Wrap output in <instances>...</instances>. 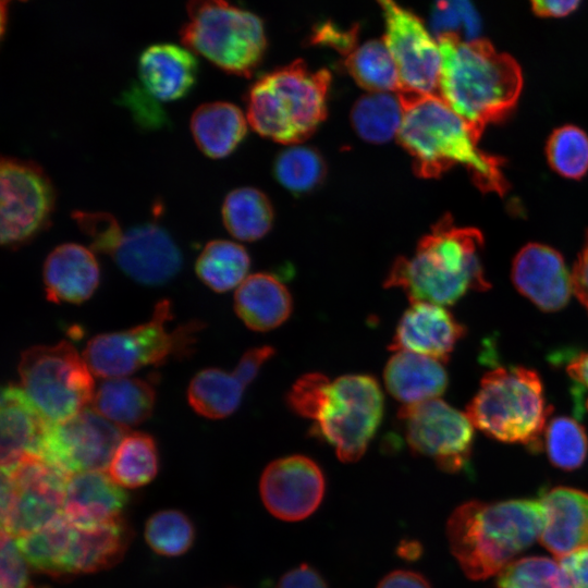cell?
<instances>
[{
    "mask_svg": "<svg viewBox=\"0 0 588 588\" xmlns=\"http://www.w3.org/2000/svg\"><path fill=\"white\" fill-rule=\"evenodd\" d=\"M396 94L403 107L396 137L411 155L418 176L433 179L462 166L478 188L504 194L507 183L501 159L478 147L479 139L463 119L439 97L406 91Z\"/></svg>",
    "mask_w": 588,
    "mask_h": 588,
    "instance_id": "6da1fadb",
    "label": "cell"
},
{
    "mask_svg": "<svg viewBox=\"0 0 588 588\" xmlns=\"http://www.w3.org/2000/svg\"><path fill=\"white\" fill-rule=\"evenodd\" d=\"M438 44L439 98L480 139L488 124L502 120L516 105L523 86L520 68L486 39L441 35Z\"/></svg>",
    "mask_w": 588,
    "mask_h": 588,
    "instance_id": "7a4b0ae2",
    "label": "cell"
},
{
    "mask_svg": "<svg viewBox=\"0 0 588 588\" xmlns=\"http://www.w3.org/2000/svg\"><path fill=\"white\" fill-rule=\"evenodd\" d=\"M548 522L539 500L468 501L446 523L450 550L473 580L499 574L540 538Z\"/></svg>",
    "mask_w": 588,
    "mask_h": 588,
    "instance_id": "3957f363",
    "label": "cell"
},
{
    "mask_svg": "<svg viewBox=\"0 0 588 588\" xmlns=\"http://www.w3.org/2000/svg\"><path fill=\"white\" fill-rule=\"evenodd\" d=\"M482 247L479 230L456 226L445 215L420 238L412 257L395 259L384 286L401 289L412 303L454 304L469 291L490 287Z\"/></svg>",
    "mask_w": 588,
    "mask_h": 588,
    "instance_id": "277c9868",
    "label": "cell"
},
{
    "mask_svg": "<svg viewBox=\"0 0 588 588\" xmlns=\"http://www.w3.org/2000/svg\"><path fill=\"white\" fill-rule=\"evenodd\" d=\"M289 407L314 420L310 434L335 450L341 462H357L383 416V394L375 378L346 375L330 380L318 372L298 378L286 394Z\"/></svg>",
    "mask_w": 588,
    "mask_h": 588,
    "instance_id": "5b68a950",
    "label": "cell"
},
{
    "mask_svg": "<svg viewBox=\"0 0 588 588\" xmlns=\"http://www.w3.org/2000/svg\"><path fill=\"white\" fill-rule=\"evenodd\" d=\"M328 70L303 60L259 75L244 96L248 124L262 137L285 145L308 138L327 117Z\"/></svg>",
    "mask_w": 588,
    "mask_h": 588,
    "instance_id": "8992f818",
    "label": "cell"
},
{
    "mask_svg": "<svg viewBox=\"0 0 588 588\" xmlns=\"http://www.w3.org/2000/svg\"><path fill=\"white\" fill-rule=\"evenodd\" d=\"M551 411L537 372L516 366L487 372L466 415L488 437L538 451Z\"/></svg>",
    "mask_w": 588,
    "mask_h": 588,
    "instance_id": "52a82bcc",
    "label": "cell"
},
{
    "mask_svg": "<svg viewBox=\"0 0 588 588\" xmlns=\"http://www.w3.org/2000/svg\"><path fill=\"white\" fill-rule=\"evenodd\" d=\"M187 20L180 29L184 46L224 72L250 76L261 63L267 46L262 20L226 1H189Z\"/></svg>",
    "mask_w": 588,
    "mask_h": 588,
    "instance_id": "ba28073f",
    "label": "cell"
},
{
    "mask_svg": "<svg viewBox=\"0 0 588 588\" xmlns=\"http://www.w3.org/2000/svg\"><path fill=\"white\" fill-rule=\"evenodd\" d=\"M171 319V303L161 301L148 321L90 339L83 358L93 375L113 379L128 377L147 366L162 365L170 357H184L201 328L199 322H189L170 331L167 323Z\"/></svg>",
    "mask_w": 588,
    "mask_h": 588,
    "instance_id": "9c48e42d",
    "label": "cell"
},
{
    "mask_svg": "<svg viewBox=\"0 0 588 588\" xmlns=\"http://www.w3.org/2000/svg\"><path fill=\"white\" fill-rule=\"evenodd\" d=\"M19 369L22 390L47 424L65 421L91 404L94 375L69 342L25 351Z\"/></svg>",
    "mask_w": 588,
    "mask_h": 588,
    "instance_id": "30bf717a",
    "label": "cell"
},
{
    "mask_svg": "<svg viewBox=\"0 0 588 588\" xmlns=\"http://www.w3.org/2000/svg\"><path fill=\"white\" fill-rule=\"evenodd\" d=\"M397 419L412 453L431 458L446 473L466 468L474 442V426L466 413L433 399L403 405Z\"/></svg>",
    "mask_w": 588,
    "mask_h": 588,
    "instance_id": "8fae6325",
    "label": "cell"
},
{
    "mask_svg": "<svg viewBox=\"0 0 588 588\" xmlns=\"http://www.w3.org/2000/svg\"><path fill=\"white\" fill-rule=\"evenodd\" d=\"M126 429L90 406L58 424H47L35 454L68 476L108 468Z\"/></svg>",
    "mask_w": 588,
    "mask_h": 588,
    "instance_id": "7c38bea8",
    "label": "cell"
},
{
    "mask_svg": "<svg viewBox=\"0 0 588 588\" xmlns=\"http://www.w3.org/2000/svg\"><path fill=\"white\" fill-rule=\"evenodd\" d=\"M384 40L399 72V91L439 97L441 52L418 15L400 4L380 1ZM397 91V93H399Z\"/></svg>",
    "mask_w": 588,
    "mask_h": 588,
    "instance_id": "4fadbf2b",
    "label": "cell"
},
{
    "mask_svg": "<svg viewBox=\"0 0 588 588\" xmlns=\"http://www.w3.org/2000/svg\"><path fill=\"white\" fill-rule=\"evenodd\" d=\"M54 193L38 169L0 162V244L23 242L48 221Z\"/></svg>",
    "mask_w": 588,
    "mask_h": 588,
    "instance_id": "5bb4252c",
    "label": "cell"
},
{
    "mask_svg": "<svg viewBox=\"0 0 588 588\" xmlns=\"http://www.w3.org/2000/svg\"><path fill=\"white\" fill-rule=\"evenodd\" d=\"M15 499L5 529L16 538L35 532L63 515L69 476L34 453L11 471Z\"/></svg>",
    "mask_w": 588,
    "mask_h": 588,
    "instance_id": "9a60e30c",
    "label": "cell"
},
{
    "mask_svg": "<svg viewBox=\"0 0 588 588\" xmlns=\"http://www.w3.org/2000/svg\"><path fill=\"white\" fill-rule=\"evenodd\" d=\"M259 491L269 513L285 522H297L319 507L326 491V478L314 460L290 455L271 462L265 468Z\"/></svg>",
    "mask_w": 588,
    "mask_h": 588,
    "instance_id": "2e32d148",
    "label": "cell"
},
{
    "mask_svg": "<svg viewBox=\"0 0 588 588\" xmlns=\"http://www.w3.org/2000/svg\"><path fill=\"white\" fill-rule=\"evenodd\" d=\"M110 256L130 279L146 286L168 283L183 262L172 236L155 222L122 230Z\"/></svg>",
    "mask_w": 588,
    "mask_h": 588,
    "instance_id": "e0dca14e",
    "label": "cell"
},
{
    "mask_svg": "<svg viewBox=\"0 0 588 588\" xmlns=\"http://www.w3.org/2000/svg\"><path fill=\"white\" fill-rule=\"evenodd\" d=\"M511 275L519 293L544 311L561 309L573 293L571 272L561 254L539 243L518 252Z\"/></svg>",
    "mask_w": 588,
    "mask_h": 588,
    "instance_id": "ac0fdd59",
    "label": "cell"
},
{
    "mask_svg": "<svg viewBox=\"0 0 588 588\" xmlns=\"http://www.w3.org/2000/svg\"><path fill=\"white\" fill-rule=\"evenodd\" d=\"M464 334L465 327L443 306L412 303L399 320L390 347L443 363Z\"/></svg>",
    "mask_w": 588,
    "mask_h": 588,
    "instance_id": "d6986e66",
    "label": "cell"
},
{
    "mask_svg": "<svg viewBox=\"0 0 588 588\" xmlns=\"http://www.w3.org/2000/svg\"><path fill=\"white\" fill-rule=\"evenodd\" d=\"M128 495L103 470L69 476L63 515L78 528H94L123 517Z\"/></svg>",
    "mask_w": 588,
    "mask_h": 588,
    "instance_id": "ffe728a7",
    "label": "cell"
},
{
    "mask_svg": "<svg viewBox=\"0 0 588 588\" xmlns=\"http://www.w3.org/2000/svg\"><path fill=\"white\" fill-rule=\"evenodd\" d=\"M198 71L194 53L173 42L151 44L143 49L137 60L142 87L160 101L187 96L197 82Z\"/></svg>",
    "mask_w": 588,
    "mask_h": 588,
    "instance_id": "44dd1931",
    "label": "cell"
},
{
    "mask_svg": "<svg viewBox=\"0 0 588 588\" xmlns=\"http://www.w3.org/2000/svg\"><path fill=\"white\" fill-rule=\"evenodd\" d=\"M539 501L548 522L539 541L561 559L588 547V493L567 487L546 490Z\"/></svg>",
    "mask_w": 588,
    "mask_h": 588,
    "instance_id": "7402d4cb",
    "label": "cell"
},
{
    "mask_svg": "<svg viewBox=\"0 0 588 588\" xmlns=\"http://www.w3.org/2000/svg\"><path fill=\"white\" fill-rule=\"evenodd\" d=\"M99 281L100 268L94 253L79 244H62L45 261V289L53 303H83L95 293Z\"/></svg>",
    "mask_w": 588,
    "mask_h": 588,
    "instance_id": "603a6c76",
    "label": "cell"
},
{
    "mask_svg": "<svg viewBox=\"0 0 588 588\" xmlns=\"http://www.w3.org/2000/svg\"><path fill=\"white\" fill-rule=\"evenodd\" d=\"M131 538L124 517L94 528L73 525L61 576L94 573L113 566L123 558Z\"/></svg>",
    "mask_w": 588,
    "mask_h": 588,
    "instance_id": "cb8c5ba5",
    "label": "cell"
},
{
    "mask_svg": "<svg viewBox=\"0 0 588 588\" xmlns=\"http://www.w3.org/2000/svg\"><path fill=\"white\" fill-rule=\"evenodd\" d=\"M46 425L22 388H0V468L11 474L26 453L35 454Z\"/></svg>",
    "mask_w": 588,
    "mask_h": 588,
    "instance_id": "d4e9b609",
    "label": "cell"
},
{
    "mask_svg": "<svg viewBox=\"0 0 588 588\" xmlns=\"http://www.w3.org/2000/svg\"><path fill=\"white\" fill-rule=\"evenodd\" d=\"M293 302L287 287L274 274L248 275L234 293V310L250 330L266 332L287 320Z\"/></svg>",
    "mask_w": 588,
    "mask_h": 588,
    "instance_id": "484cf974",
    "label": "cell"
},
{
    "mask_svg": "<svg viewBox=\"0 0 588 588\" xmlns=\"http://www.w3.org/2000/svg\"><path fill=\"white\" fill-rule=\"evenodd\" d=\"M388 392L407 404L439 399L449 378L441 362L407 351H396L383 372Z\"/></svg>",
    "mask_w": 588,
    "mask_h": 588,
    "instance_id": "4316f807",
    "label": "cell"
},
{
    "mask_svg": "<svg viewBox=\"0 0 588 588\" xmlns=\"http://www.w3.org/2000/svg\"><path fill=\"white\" fill-rule=\"evenodd\" d=\"M247 123L240 107L219 100L198 106L191 117L189 127L198 149L209 158L221 159L244 140Z\"/></svg>",
    "mask_w": 588,
    "mask_h": 588,
    "instance_id": "83f0119b",
    "label": "cell"
},
{
    "mask_svg": "<svg viewBox=\"0 0 588 588\" xmlns=\"http://www.w3.org/2000/svg\"><path fill=\"white\" fill-rule=\"evenodd\" d=\"M156 404L151 382L139 378L106 379L97 390L90 407L103 418L127 430L147 420Z\"/></svg>",
    "mask_w": 588,
    "mask_h": 588,
    "instance_id": "f1b7e54d",
    "label": "cell"
},
{
    "mask_svg": "<svg viewBox=\"0 0 588 588\" xmlns=\"http://www.w3.org/2000/svg\"><path fill=\"white\" fill-rule=\"evenodd\" d=\"M221 216L228 232L244 242L264 237L271 230L274 219L269 197L252 186L230 191L223 199Z\"/></svg>",
    "mask_w": 588,
    "mask_h": 588,
    "instance_id": "f546056e",
    "label": "cell"
},
{
    "mask_svg": "<svg viewBox=\"0 0 588 588\" xmlns=\"http://www.w3.org/2000/svg\"><path fill=\"white\" fill-rule=\"evenodd\" d=\"M245 389L233 371L206 368L191 380L187 400L191 407L200 416L222 419L238 408Z\"/></svg>",
    "mask_w": 588,
    "mask_h": 588,
    "instance_id": "4dcf8cb0",
    "label": "cell"
},
{
    "mask_svg": "<svg viewBox=\"0 0 588 588\" xmlns=\"http://www.w3.org/2000/svg\"><path fill=\"white\" fill-rule=\"evenodd\" d=\"M159 468L155 439L145 432L125 433L108 466V475L121 488H139L154 480Z\"/></svg>",
    "mask_w": 588,
    "mask_h": 588,
    "instance_id": "1f68e13d",
    "label": "cell"
},
{
    "mask_svg": "<svg viewBox=\"0 0 588 588\" xmlns=\"http://www.w3.org/2000/svg\"><path fill=\"white\" fill-rule=\"evenodd\" d=\"M249 268L250 257L245 247L229 240L208 242L195 264L198 279L218 293L237 289L248 277Z\"/></svg>",
    "mask_w": 588,
    "mask_h": 588,
    "instance_id": "d6a6232c",
    "label": "cell"
},
{
    "mask_svg": "<svg viewBox=\"0 0 588 588\" xmlns=\"http://www.w3.org/2000/svg\"><path fill=\"white\" fill-rule=\"evenodd\" d=\"M344 66L368 93H397L401 89L396 64L382 38L357 45L344 57Z\"/></svg>",
    "mask_w": 588,
    "mask_h": 588,
    "instance_id": "836d02e7",
    "label": "cell"
},
{
    "mask_svg": "<svg viewBox=\"0 0 588 588\" xmlns=\"http://www.w3.org/2000/svg\"><path fill=\"white\" fill-rule=\"evenodd\" d=\"M402 120L403 107L396 93H368L356 100L351 112L355 132L373 144L395 137Z\"/></svg>",
    "mask_w": 588,
    "mask_h": 588,
    "instance_id": "e575fe53",
    "label": "cell"
},
{
    "mask_svg": "<svg viewBox=\"0 0 588 588\" xmlns=\"http://www.w3.org/2000/svg\"><path fill=\"white\" fill-rule=\"evenodd\" d=\"M72 529L73 525L62 515L48 526L17 538L16 542L34 569L59 577Z\"/></svg>",
    "mask_w": 588,
    "mask_h": 588,
    "instance_id": "d590c367",
    "label": "cell"
},
{
    "mask_svg": "<svg viewBox=\"0 0 588 588\" xmlns=\"http://www.w3.org/2000/svg\"><path fill=\"white\" fill-rule=\"evenodd\" d=\"M273 174L285 189L302 195L315 189L323 181L326 163L317 150L293 145L277 156Z\"/></svg>",
    "mask_w": 588,
    "mask_h": 588,
    "instance_id": "8d00e7d4",
    "label": "cell"
},
{
    "mask_svg": "<svg viewBox=\"0 0 588 588\" xmlns=\"http://www.w3.org/2000/svg\"><path fill=\"white\" fill-rule=\"evenodd\" d=\"M145 539L157 554L168 558L180 556L193 546L195 527L183 512L162 510L147 519Z\"/></svg>",
    "mask_w": 588,
    "mask_h": 588,
    "instance_id": "74e56055",
    "label": "cell"
},
{
    "mask_svg": "<svg viewBox=\"0 0 588 588\" xmlns=\"http://www.w3.org/2000/svg\"><path fill=\"white\" fill-rule=\"evenodd\" d=\"M544 449L550 462L563 470L579 468L588 453L584 427L568 417L552 418L544 428Z\"/></svg>",
    "mask_w": 588,
    "mask_h": 588,
    "instance_id": "f35d334b",
    "label": "cell"
},
{
    "mask_svg": "<svg viewBox=\"0 0 588 588\" xmlns=\"http://www.w3.org/2000/svg\"><path fill=\"white\" fill-rule=\"evenodd\" d=\"M546 154L556 173L580 179L588 171V135L574 125L561 126L550 135Z\"/></svg>",
    "mask_w": 588,
    "mask_h": 588,
    "instance_id": "ab89813d",
    "label": "cell"
},
{
    "mask_svg": "<svg viewBox=\"0 0 588 588\" xmlns=\"http://www.w3.org/2000/svg\"><path fill=\"white\" fill-rule=\"evenodd\" d=\"M498 588H568L559 562L546 556H528L506 565L497 579Z\"/></svg>",
    "mask_w": 588,
    "mask_h": 588,
    "instance_id": "60d3db41",
    "label": "cell"
},
{
    "mask_svg": "<svg viewBox=\"0 0 588 588\" xmlns=\"http://www.w3.org/2000/svg\"><path fill=\"white\" fill-rule=\"evenodd\" d=\"M432 27L437 36L455 35L473 40L479 32V19L466 1L438 2L432 12Z\"/></svg>",
    "mask_w": 588,
    "mask_h": 588,
    "instance_id": "b9f144b4",
    "label": "cell"
},
{
    "mask_svg": "<svg viewBox=\"0 0 588 588\" xmlns=\"http://www.w3.org/2000/svg\"><path fill=\"white\" fill-rule=\"evenodd\" d=\"M74 218L89 238L90 247L101 254L111 255L122 228L118 220L107 212H75Z\"/></svg>",
    "mask_w": 588,
    "mask_h": 588,
    "instance_id": "7bdbcfd3",
    "label": "cell"
},
{
    "mask_svg": "<svg viewBox=\"0 0 588 588\" xmlns=\"http://www.w3.org/2000/svg\"><path fill=\"white\" fill-rule=\"evenodd\" d=\"M0 588H33L28 581L26 561L16 540L0 527Z\"/></svg>",
    "mask_w": 588,
    "mask_h": 588,
    "instance_id": "ee69618b",
    "label": "cell"
},
{
    "mask_svg": "<svg viewBox=\"0 0 588 588\" xmlns=\"http://www.w3.org/2000/svg\"><path fill=\"white\" fill-rule=\"evenodd\" d=\"M357 26L341 28L335 24L324 22L314 29L311 42L328 46L345 57L357 46Z\"/></svg>",
    "mask_w": 588,
    "mask_h": 588,
    "instance_id": "f6af8a7d",
    "label": "cell"
},
{
    "mask_svg": "<svg viewBox=\"0 0 588 588\" xmlns=\"http://www.w3.org/2000/svg\"><path fill=\"white\" fill-rule=\"evenodd\" d=\"M274 354L275 350L268 345L247 350L240 358L233 372L247 388L256 379L262 366L273 357Z\"/></svg>",
    "mask_w": 588,
    "mask_h": 588,
    "instance_id": "bcb514c9",
    "label": "cell"
},
{
    "mask_svg": "<svg viewBox=\"0 0 588 588\" xmlns=\"http://www.w3.org/2000/svg\"><path fill=\"white\" fill-rule=\"evenodd\" d=\"M568 588H588V547L560 559Z\"/></svg>",
    "mask_w": 588,
    "mask_h": 588,
    "instance_id": "7dc6e473",
    "label": "cell"
},
{
    "mask_svg": "<svg viewBox=\"0 0 588 588\" xmlns=\"http://www.w3.org/2000/svg\"><path fill=\"white\" fill-rule=\"evenodd\" d=\"M277 588H328V585L317 569L308 564H301L286 572Z\"/></svg>",
    "mask_w": 588,
    "mask_h": 588,
    "instance_id": "c3c4849f",
    "label": "cell"
},
{
    "mask_svg": "<svg viewBox=\"0 0 588 588\" xmlns=\"http://www.w3.org/2000/svg\"><path fill=\"white\" fill-rule=\"evenodd\" d=\"M573 294L588 311V233L571 272Z\"/></svg>",
    "mask_w": 588,
    "mask_h": 588,
    "instance_id": "681fc988",
    "label": "cell"
},
{
    "mask_svg": "<svg viewBox=\"0 0 588 588\" xmlns=\"http://www.w3.org/2000/svg\"><path fill=\"white\" fill-rule=\"evenodd\" d=\"M377 588H431V586L426 577L417 572L396 569L385 575Z\"/></svg>",
    "mask_w": 588,
    "mask_h": 588,
    "instance_id": "f907efd6",
    "label": "cell"
},
{
    "mask_svg": "<svg viewBox=\"0 0 588 588\" xmlns=\"http://www.w3.org/2000/svg\"><path fill=\"white\" fill-rule=\"evenodd\" d=\"M576 0H537L531 2L532 11L539 16L562 17L573 12L578 5Z\"/></svg>",
    "mask_w": 588,
    "mask_h": 588,
    "instance_id": "816d5d0a",
    "label": "cell"
},
{
    "mask_svg": "<svg viewBox=\"0 0 588 588\" xmlns=\"http://www.w3.org/2000/svg\"><path fill=\"white\" fill-rule=\"evenodd\" d=\"M15 499V487L11 474L0 468V527L5 529Z\"/></svg>",
    "mask_w": 588,
    "mask_h": 588,
    "instance_id": "f5cc1de1",
    "label": "cell"
},
{
    "mask_svg": "<svg viewBox=\"0 0 588 588\" xmlns=\"http://www.w3.org/2000/svg\"><path fill=\"white\" fill-rule=\"evenodd\" d=\"M569 377L588 394V352L579 354L566 368ZM588 411V395L585 401Z\"/></svg>",
    "mask_w": 588,
    "mask_h": 588,
    "instance_id": "db71d44e",
    "label": "cell"
},
{
    "mask_svg": "<svg viewBox=\"0 0 588 588\" xmlns=\"http://www.w3.org/2000/svg\"><path fill=\"white\" fill-rule=\"evenodd\" d=\"M7 4L5 1H0V38L3 34L7 21Z\"/></svg>",
    "mask_w": 588,
    "mask_h": 588,
    "instance_id": "11a10c76",
    "label": "cell"
}]
</instances>
